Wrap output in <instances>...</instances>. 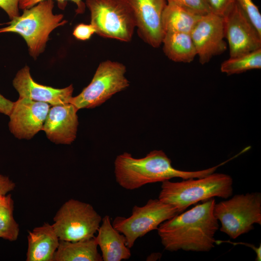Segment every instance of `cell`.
Here are the masks:
<instances>
[{
    "label": "cell",
    "mask_w": 261,
    "mask_h": 261,
    "mask_svg": "<svg viewBox=\"0 0 261 261\" xmlns=\"http://www.w3.org/2000/svg\"><path fill=\"white\" fill-rule=\"evenodd\" d=\"M215 203L210 199L161 223L157 230L164 249L208 252L213 248L219 228L213 213Z\"/></svg>",
    "instance_id": "obj_1"
},
{
    "label": "cell",
    "mask_w": 261,
    "mask_h": 261,
    "mask_svg": "<svg viewBox=\"0 0 261 261\" xmlns=\"http://www.w3.org/2000/svg\"><path fill=\"white\" fill-rule=\"evenodd\" d=\"M225 163V161L202 170L185 171L173 167L171 160L161 150L151 151L145 157L138 159L124 152L115 159L114 173L120 186L127 190H134L148 184L162 182L175 177L183 179L203 177L215 172Z\"/></svg>",
    "instance_id": "obj_2"
},
{
    "label": "cell",
    "mask_w": 261,
    "mask_h": 261,
    "mask_svg": "<svg viewBox=\"0 0 261 261\" xmlns=\"http://www.w3.org/2000/svg\"><path fill=\"white\" fill-rule=\"evenodd\" d=\"M231 176L213 173L201 178L184 179L181 182H162L158 199L174 207L180 213L200 201L215 197L227 199L233 193Z\"/></svg>",
    "instance_id": "obj_3"
},
{
    "label": "cell",
    "mask_w": 261,
    "mask_h": 261,
    "mask_svg": "<svg viewBox=\"0 0 261 261\" xmlns=\"http://www.w3.org/2000/svg\"><path fill=\"white\" fill-rule=\"evenodd\" d=\"M54 2L44 0L23 10V14L11 20L8 26L0 29V33L14 32L20 34L26 42L30 55L37 57L45 48L50 33L64 25L61 14H54Z\"/></svg>",
    "instance_id": "obj_4"
},
{
    "label": "cell",
    "mask_w": 261,
    "mask_h": 261,
    "mask_svg": "<svg viewBox=\"0 0 261 261\" xmlns=\"http://www.w3.org/2000/svg\"><path fill=\"white\" fill-rule=\"evenodd\" d=\"M85 4L96 33L122 42L131 41L136 21L127 0H86Z\"/></svg>",
    "instance_id": "obj_5"
},
{
    "label": "cell",
    "mask_w": 261,
    "mask_h": 261,
    "mask_svg": "<svg viewBox=\"0 0 261 261\" xmlns=\"http://www.w3.org/2000/svg\"><path fill=\"white\" fill-rule=\"evenodd\" d=\"M213 213L221 223L220 231L235 239L253 229L254 224L261 225V194L235 195L215 203Z\"/></svg>",
    "instance_id": "obj_6"
},
{
    "label": "cell",
    "mask_w": 261,
    "mask_h": 261,
    "mask_svg": "<svg viewBox=\"0 0 261 261\" xmlns=\"http://www.w3.org/2000/svg\"><path fill=\"white\" fill-rule=\"evenodd\" d=\"M102 220L92 205L71 199L58 210L52 225L60 240L74 242L94 237Z\"/></svg>",
    "instance_id": "obj_7"
},
{
    "label": "cell",
    "mask_w": 261,
    "mask_h": 261,
    "mask_svg": "<svg viewBox=\"0 0 261 261\" xmlns=\"http://www.w3.org/2000/svg\"><path fill=\"white\" fill-rule=\"evenodd\" d=\"M126 72V67L122 63L109 60L102 62L89 84L79 94L72 97L70 103L78 110L101 105L129 86Z\"/></svg>",
    "instance_id": "obj_8"
},
{
    "label": "cell",
    "mask_w": 261,
    "mask_h": 261,
    "mask_svg": "<svg viewBox=\"0 0 261 261\" xmlns=\"http://www.w3.org/2000/svg\"><path fill=\"white\" fill-rule=\"evenodd\" d=\"M178 214L174 207L158 199H150L143 206L134 205L129 217H116L112 225L125 236L126 245L130 248L138 238L157 229L161 223Z\"/></svg>",
    "instance_id": "obj_9"
},
{
    "label": "cell",
    "mask_w": 261,
    "mask_h": 261,
    "mask_svg": "<svg viewBox=\"0 0 261 261\" xmlns=\"http://www.w3.org/2000/svg\"><path fill=\"white\" fill-rule=\"evenodd\" d=\"M223 20L225 38L229 46L230 58L261 48V34L236 2Z\"/></svg>",
    "instance_id": "obj_10"
},
{
    "label": "cell",
    "mask_w": 261,
    "mask_h": 261,
    "mask_svg": "<svg viewBox=\"0 0 261 261\" xmlns=\"http://www.w3.org/2000/svg\"><path fill=\"white\" fill-rule=\"evenodd\" d=\"M190 34L202 64L227 49L223 18L212 13L201 16Z\"/></svg>",
    "instance_id": "obj_11"
},
{
    "label": "cell",
    "mask_w": 261,
    "mask_h": 261,
    "mask_svg": "<svg viewBox=\"0 0 261 261\" xmlns=\"http://www.w3.org/2000/svg\"><path fill=\"white\" fill-rule=\"evenodd\" d=\"M49 109L47 103L19 98L8 116L10 132L18 139H30L43 130Z\"/></svg>",
    "instance_id": "obj_12"
},
{
    "label": "cell",
    "mask_w": 261,
    "mask_h": 261,
    "mask_svg": "<svg viewBox=\"0 0 261 261\" xmlns=\"http://www.w3.org/2000/svg\"><path fill=\"white\" fill-rule=\"evenodd\" d=\"M136 21L139 36L154 48L159 47L164 35L162 16L166 0H127Z\"/></svg>",
    "instance_id": "obj_13"
},
{
    "label": "cell",
    "mask_w": 261,
    "mask_h": 261,
    "mask_svg": "<svg viewBox=\"0 0 261 261\" xmlns=\"http://www.w3.org/2000/svg\"><path fill=\"white\" fill-rule=\"evenodd\" d=\"M78 109L67 103L50 108L43 130L48 139L57 144L70 145L76 139Z\"/></svg>",
    "instance_id": "obj_14"
},
{
    "label": "cell",
    "mask_w": 261,
    "mask_h": 261,
    "mask_svg": "<svg viewBox=\"0 0 261 261\" xmlns=\"http://www.w3.org/2000/svg\"><path fill=\"white\" fill-rule=\"evenodd\" d=\"M13 85L19 98H27L52 106L70 103L72 97V85L63 88H55L39 84L32 79L29 68L27 66L17 72Z\"/></svg>",
    "instance_id": "obj_15"
},
{
    "label": "cell",
    "mask_w": 261,
    "mask_h": 261,
    "mask_svg": "<svg viewBox=\"0 0 261 261\" xmlns=\"http://www.w3.org/2000/svg\"><path fill=\"white\" fill-rule=\"evenodd\" d=\"M95 239L102 252L103 261H121L131 257L130 248L126 245L125 236L116 230L111 223L109 216L102 220Z\"/></svg>",
    "instance_id": "obj_16"
},
{
    "label": "cell",
    "mask_w": 261,
    "mask_h": 261,
    "mask_svg": "<svg viewBox=\"0 0 261 261\" xmlns=\"http://www.w3.org/2000/svg\"><path fill=\"white\" fill-rule=\"evenodd\" d=\"M27 261H52L59 239L52 224L44 223L28 235Z\"/></svg>",
    "instance_id": "obj_17"
},
{
    "label": "cell",
    "mask_w": 261,
    "mask_h": 261,
    "mask_svg": "<svg viewBox=\"0 0 261 261\" xmlns=\"http://www.w3.org/2000/svg\"><path fill=\"white\" fill-rule=\"evenodd\" d=\"M52 261H102L95 236L72 242L59 240Z\"/></svg>",
    "instance_id": "obj_18"
},
{
    "label": "cell",
    "mask_w": 261,
    "mask_h": 261,
    "mask_svg": "<svg viewBox=\"0 0 261 261\" xmlns=\"http://www.w3.org/2000/svg\"><path fill=\"white\" fill-rule=\"evenodd\" d=\"M161 44L165 55L174 62L190 63L197 56L195 46L189 33L165 32Z\"/></svg>",
    "instance_id": "obj_19"
},
{
    "label": "cell",
    "mask_w": 261,
    "mask_h": 261,
    "mask_svg": "<svg viewBox=\"0 0 261 261\" xmlns=\"http://www.w3.org/2000/svg\"><path fill=\"white\" fill-rule=\"evenodd\" d=\"M167 2L162 16L164 33L176 32L190 34L201 16L193 14L172 2Z\"/></svg>",
    "instance_id": "obj_20"
},
{
    "label": "cell",
    "mask_w": 261,
    "mask_h": 261,
    "mask_svg": "<svg viewBox=\"0 0 261 261\" xmlns=\"http://www.w3.org/2000/svg\"><path fill=\"white\" fill-rule=\"evenodd\" d=\"M261 68V48L234 58H230L221 64V72L227 75L238 74Z\"/></svg>",
    "instance_id": "obj_21"
},
{
    "label": "cell",
    "mask_w": 261,
    "mask_h": 261,
    "mask_svg": "<svg viewBox=\"0 0 261 261\" xmlns=\"http://www.w3.org/2000/svg\"><path fill=\"white\" fill-rule=\"evenodd\" d=\"M14 201L11 198L0 206V237L10 241L18 238L19 228L14 216Z\"/></svg>",
    "instance_id": "obj_22"
},
{
    "label": "cell",
    "mask_w": 261,
    "mask_h": 261,
    "mask_svg": "<svg viewBox=\"0 0 261 261\" xmlns=\"http://www.w3.org/2000/svg\"><path fill=\"white\" fill-rule=\"evenodd\" d=\"M197 15L211 13L206 0H166Z\"/></svg>",
    "instance_id": "obj_23"
},
{
    "label": "cell",
    "mask_w": 261,
    "mask_h": 261,
    "mask_svg": "<svg viewBox=\"0 0 261 261\" xmlns=\"http://www.w3.org/2000/svg\"><path fill=\"white\" fill-rule=\"evenodd\" d=\"M258 32L261 34V14L252 0H235Z\"/></svg>",
    "instance_id": "obj_24"
},
{
    "label": "cell",
    "mask_w": 261,
    "mask_h": 261,
    "mask_svg": "<svg viewBox=\"0 0 261 261\" xmlns=\"http://www.w3.org/2000/svg\"><path fill=\"white\" fill-rule=\"evenodd\" d=\"M211 13L222 18L225 17L235 4V0H206Z\"/></svg>",
    "instance_id": "obj_25"
},
{
    "label": "cell",
    "mask_w": 261,
    "mask_h": 261,
    "mask_svg": "<svg viewBox=\"0 0 261 261\" xmlns=\"http://www.w3.org/2000/svg\"><path fill=\"white\" fill-rule=\"evenodd\" d=\"M44 0H19V8L22 10L29 8L39 2ZM59 4H62L64 5V3L66 0H71L76 5V14H80L84 13L86 9V4L82 0H57Z\"/></svg>",
    "instance_id": "obj_26"
},
{
    "label": "cell",
    "mask_w": 261,
    "mask_h": 261,
    "mask_svg": "<svg viewBox=\"0 0 261 261\" xmlns=\"http://www.w3.org/2000/svg\"><path fill=\"white\" fill-rule=\"evenodd\" d=\"M95 33L96 30L91 24H80L75 28L73 35L78 40L85 41L89 39Z\"/></svg>",
    "instance_id": "obj_27"
},
{
    "label": "cell",
    "mask_w": 261,
    "mask_h": 261,
    "mask_svg": "<svg viewBox=\"0 0 261 261\" xmlns=\"http://www.w3.org/2000/svg\"><path fill=\"white\" fill-rule=\"evenodd\" d=\"M19 0H0V7L12 20L20 15L19 12Z\"/></svg>",
    "instance_id": "obj_28"
},
{
    "label": "cell",
    "mask_w": 261,
    "mask_h": 261,
    "mask_svg": "<svg viewBox=\"0 0 261 261\" xmlns=\"http://www.w3.org/2000/svg\"><path fill=\"white\" fill-rule=\"evenodd\" d=\"M15 187V183L8 177L0 174V194L6 195L13 190Z\"/></svg>",
    "instance_id": "obj_29"
},
{
    "label": "cell",
    "mask_w": 261,
    "mask_h": 261,
    "mask_svg": "<svg viewBox=\"0 0 261 261\" xmlns=\"http://www.w3.org/2000/svg\"><path fill=\"white\" fill-rule=\"evenodd\" d=\"M14 104V102L5 98L0 93V113L9 116Z\"/></svg>",
    "instance_id": "obj_30"
},
{
    "label": "cell",
    "mask_w": 261,
    "mask_h": 261,
    "mask_svg": "<svg viewBox=\"0 0 261 261\" xmlns=\"http://www.w3.org/2000/svg\"><path fill=\"white\" fill-rule=\"evenodd\" d=\"M11 198V194L7 195L0 194V206L6 203Z\"/></svg>",
    "instance_id": "obj_31"
}]
</instances>
